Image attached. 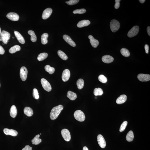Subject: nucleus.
I'll list each match as a JSON object with an SVG mask.
<instances>
[{"instance_id": "24", "label": "nucleus", "mask_w": 150, "mask_h": 150, "mask_svg": "<svg viewBox=\"0 0 150 150\" xmlns=\"http://www.w3.org/2000/svg\"><path fill=\"white\" fill-rule=\"evenodd\" d=\"M67 97L72 100H74L77 97V95L75 93L70 91L67 92Z\"/></svg>"}, {"instance_id": "30", "label": "nucleus", "mask_w": 150, "mask_h": 150, "mask_svg": "<svg viewBox=\"0 0 150 150\" xmlns=\"http://www.w3.org/2000/svg\"><path fill=\"white\" fill-rule=\"evenodd\" d=\"M93 93L96 96H101L102 95L103 92L102 89L100 88H96L94 90Z\"/></svg>"}, {"instance_id": "25", "label": "nucleus", "mask_w": 150, "mask_h": 150, "mask_svg": "<svg viewBox=\"0 0 150 150\" xmlns=\"http://www.w3.org/2000/svg\"><path fill=\"white\" fill-rule=\"evenodd\" d=\"M20 50L21 47L20 46L15 45L9 49V52L11 54L14 53L17 51H20Z\"/></svg>"}, {"instance_id": "33", "label": "nucleus", "mask_w": 150, "mask_h": 150, "mask_svg": "<svg viewBox=\"0 0 150 150\" xmlns=\"http://www.w3.org/2000/svg\"><path fill=\"white\" fill-rule=\"evenodd\" d=\"M84 81L82 79H78L76 82V85L79 89H81L84 86Z\"/></svg>"}, {"instance_id": "45", "label": "nucleus", "mask_w": 150, "mask_h": 150, "mask_svg": "<svg viewBox=\"0 0 150 150\" xmlns=\"http://www.w3.org/2000/svg\"><path fill=\"white\" fill-rule=\"evenodd\" d=\"M139 1L140 3H143L145 2V0H139Z\"/></svg>"}, {"instance_id": "5", "label": "nucleus", "mask_w": 150, "mask_h": 150, "mask_svg": "<svg viewBox=\"0 0 150 150\" xmlns=\"http://www.w3.org/2000/svg\"><path fill=\"white\" fill-rule=\"evenodd\" d=\"M139 30V27L137 26H135L132 28L129 31L127 34L128 37L132 38L134 37L138 34Z\"/></svg>"}, {"instance_id": "29", "label": "nucleus", "mask_w": 150, "mask_h": 150, "mask_svg": "<svg viewBox=\"0 0 150 150\" xmlns=\"http://www.w3.org/2000/svg\"><path fill=\"white\" fill-rule=\"evenodd\" d=\"M120 51L121 54L125 57H129L130 55L129 51L125 48H122L121 49Z\"/></svg>"}, {"instance_id": "42", "label": "nucleus", "mask_w": 150, "mask_h": 150, "mask_svg": "<svg viewBox=\"0 0 150 150\" xmlns=\"http://www.w3.org/2000/svg\"><path fill=\"white\" fill-rule=\"evenodd\" d=\"M32 148L28 145H27L22 150H32Z\"/></svg>"}, {"instance_id": "34", "label": "nucleus", "mask_w": 150, "mask_h": 150, "mask_svg": "<svg viewBox=\"0 0 150 150\" xmlns=\"http://www.w3.org/2000/svg\"><path fill=\"white\" fill-rule=\"evenodd\" d=\"M58 54L59 57L63 60H66L68 58V57L63 51L59 50L58 51Z\"/></svg>"}, {"instance_id": "10", "label": "nucleus", "mask_w": 150, "mask_h": 150, "mask_svg": "<svg viewBox=\"0 0 150 150\" xmlns=\"http://www.w3.org/2000/svg\"><path fill=\"white\" fill-rule=\"evenodd\" d=\"M7 17L11 21H16L19 20V16L17 13H15L10 12L7 15Z\"/></svg>"}, {"instance_id": "7", "label": "nucleus", "mask_w": 150, "mask_h": 150, "mask_svg": "<svg viewBox=\"0 0 150 150\" xmlns=\"http://www.w3.org/2000/svg\"><path fill=\"white\" fill-rule=\"evenodd\" d=\"M61 135L63 139L67 142L70 141L71 139V136L70 132L66 129H64L61 131Z\"/></svg>"}, {"instance_id": "36", "label": "nucleus", "mask_w": 150, "mask_h": 150, "mask_svg": "<svg viewBox=\"0 0 150 150\" xmlns=\"http://www.w3.org/2000/svg\"><path fill=\"white\" fill-rule=\"evenodd\" d=\"M33 96L34 99H39V96L38 93V90L36 88H34L33 92Z\"/></svg>"}, {"instance_id": "3", "label": "nucleus", "mask_w": 150, "mask_h": 150, "mask_svg": "<svg viewBox=\"0 0 150 150\" xmlns=\"http://www.w3.org/2000/svg\"><path fill=\"white\" fill-rule=\"evenodd\" d=\"M74 116L75 119L79 122H83L85 120V115L81 110H78L75 111L74 113Z\"/></svg>"}, {"instance_id": "26", "label": "nucleus", "mask_w": 150, "mask_h": 150, "mask_svg": "<svg viewBox=\"0 0 150 150\" xmlns=\"http://www.w3.org/2000/svg\"><path fill=\"white\" fill-rule=\"evenodd\" d=\"M134 137L133 132L131 130L128 133L126 136V139L127 141L128 142H132Z\"/></svg>"}, {"instance_id": "17", "label": "nucleus", "mask_w": 150, "mask_h": 150, "mask_svg": "<svg viewBox=\"0 0 150 150\" xmlns=\"http://www.w3.org/2000/svg\"><path fill=\"white\" fill-rule=\"evenodd\" d=\"M102 60L103 62L109 63L113 62L114 60V58L110 55H105L102 57Z\"/></svg>"}, {"instance_id": "41", "label": "nucleus", "mask_w": 150, "mask_h": 150, "mask_svg": "<svg viewBox=\"0 0 150 150\" xmlns=\"http://www.w3.org/2000/svg\"><path fill=\"white\" fill-rule=\"evenodd\" d=\"M5 52V50L0 45V54L3 55Z\"/></svg>"}, {"instance_id": "35", "label": "nucleus", "mask_w": 150, "mask_h": 150, "mask_svg": "<svg viewBox=\"0 0 150 150\" xmlns=\"http://www.w3.org/2000/svg\"><path fill=\"white\" fill-rule=\"evenodd\" d=\"M98 78L99 81L103 83H106L107 81V77L102 75H100Z\"/></svg>"}, {"instance_id": "11", "label": "nucleus", "mask_w": 150, "mask_h": 150, "mask_svg": "<svg viewBox=\"0 0 150 150\" xmlns=\"http://www.w3.org/2000/svg\"><path fill=\"white\" fill-rule=\"evenodd\" d=\"M70 76V70L68 69H65L63 71L62 75V79L63 82H66L69 80Z\"/></svg>"}, {"instance_id": "22", "label": "nucleus", "mask_w": 150, "mask_h": 150, "mask_svg": "<svg viewBox=\"0 0 150 150\" xmlns=\"http://www.w3.org/2000/svg\"><path fill=\"white\" fill-rule=\"evenodd\" d=\"M10 116L13 118H15L16 117L17 113V109L16 106L13 105L11 108L10 110Z\"/></svg>"}, {"instance_id": "13", "label": "nucleus", "mask_w": 150, "mask_h": 150, "mask_svg": "<svg viewBox=\"0 0 150 150\" xmlns=\"http://www.w3.org/2000/svg\"><path fill=\"white\" fill-rule=\"evenodd\" d=\"M52 9L51 8H48L45 9L42 15V18L44 20H46L50 16L52 12Z\"/></svg>"}, {"instance_id": "40", "label": "nucleus", "mask_w": 150, "mask_h": 150, "mask_svg": "<svg viewBox=\"0 0 150 150\" xmlns=\"http://www.w3.org/2000/svg\"><path fill=\"white\" fill-rule=\"evenodd\" d=\"M120 0H115V9H118L120 6Z\"/></svg>"}, {"instance_id": "8", "label": "nucleus", "mask_w": 150, "mask_h": 150, "mask_svg": "<svg viewBox=\"0 0 150 150\" xmlns=\"http://www.w3.org/2000/svg\"><path fill=\"white\" fill-rule=\"evenodd\" d=\"M28 70L26 67H22L20 68V76L21 79L23 81H25L27 78Z\"/></svg>"}, {"instance_id": "43", "label": "nucleus", "mask_w": 150, "mask_h": 150, "mask_svg": "<svg viewBox=\"0 0 150 150\" xmlns=\"http://www.w3.org/2000/svg\"><path fill=\"white\" fill-rule=\"evenodd\" d=\"M145 49L146 53L147 54L149 53V45H147V44H146L145 46Z\"/></svg>"}, {"instance_id": "1", "label": "nucleus", "mask_w": 150, "mask_h": 150, "mask_svg": "<svg viewBox=\"0 0 150 150\" xmlns=\"http://www.w3.org/2000/svg\"><path fill=\"white\" fill-rule=\"evenodd\" d=\"M63 109V107L62 105H59L53 107L50 113V118L52 120L57 119Z\"/></svg>"}, {"instance_id": "38", "label": "nucleus", "mask_w": 150, "mask_h": 150, "mask_svg": "<svg viewBox=\"0 0 150 150\" xmlns=\"http://www.w3.org/2000/svg\"><path fill=\"white\" fill-rule=\"evenodd\" d=\"M128 122L126 121H125L121 125L120 129V131L122 132L124 131L126 128Z\"/></svg>"}, {"instance_id": "28", "label": "nucleus", "mask_w": 150, "mask_h": 150, "mask_svg": "<svg viewBox=\"0 0 150 150\" xmlns=\"http://www.w3.org/2000/svg\"><path fill=\"white\" fill-rule=\"evenodd\" d=\"M28 33L30 35L31 37V40L33 42H35L37 40V37L34 32L32 30H29L28 32Z\"/></svg>"}, {"instance_id": "20", "label": "nucleus", "mask_w": 150, "mask_h": 150, "mask_svg": "<svg viewBox=\"0 0 150 150\" xmlns=\"http://www.w3.org/2000/svg\"><path fill=\"white\" fill-rule=\"evenodd\" d=\"M127 96L125 95H120L117 100L116 103L118 104H122L124 103L126 100Z\"/></svg>"}, {"instance_id": "12", "label": "nucleus", "mask_w": 150, "mask_h": 150, "mask_svg": "<svg viewBox=\"0 0 150 150\" xmlns=\"http://www.w3.org/2000/svg\"><path fill=\"white\" fill-rule=\"evenodd\" d=\"M137 78L140 81L147 82L150 80V75L149 74H140L138 75Z\"/></svg>"}, {"instance_id": "2", "label": "nucleus", "mask_w": 150, "mask_h": 150, "mask_svg": "<svg viewBox=\"0 0 150 150\" xmlns=\"http://www.w3.org/2000/svg\"><path fill=\"white\" fill-rule=\"evenodd\" d=\"M10 34L9 32L3 30L0 36V41L2 42L3 43L7 44L8 40L10 39Z\"/></svg>"}, {"instance_id": "23", "label": "nucleus", "mask_w": 150, "mask_h": 150, "mask_svg": "<svg viewBox=\"0 0 150 150\" xmlns=\"http://www.w3.org/2000/svg\"><path fill=\"white\" fill-rule=\"evenodd\" d=\"M40 135L39 134L36 135L32 140V143L33 145H38L41 143L42 140L39 138Z\"/></svg>"}, {"instance_id": "48", "label": "nucleus", "mask_w": 150, "mask_h": 150, "mask_svg": "<svg viewBox=\"0 0 150 150\" xmlns=\"http://www.w3.org/2000/svg\"><path fill=\"white\" fill-rule=\"evenodd\" d=\"M95 99H97V97H95Z\"/></svg>"}, {"instance_id": "49", "label": "nucleus", "mask_w": 150, "mask_h": 150, "mask_svg": "<svg viewBox=\"0 0 150 150\" xmlns=\"http://www.w3.org/2000/svg\"><path fill=\"white\" fill-rule=\"evenodd\" d=\"M0 86H1L0 83Z\"/></svg>"}, {"instance_id": "19", "label": "nucleus", "mask_w": 150, "mask_h": 150, "mask_svg": "<svg viewBox=\"0 0 150 150\" xmlns=\"http://www.w3.org/2000/svg\"><path fill=\"white\" fill-rule=\"evenodd\" d=\"M90 24V21L88 20H84L80 21L77 24L78 28H82L83 27L87 26Z\"/></svg>"}, {"instance_id": "27", "label": "nucleus", "mask_w": 150, "mask_h": 150, "mask_svg": "<svg viewBox=\"0 0 150 150\" xmlns=\"http://www.w3.org/2000/svg\"><path fill=\"white\" fill-rule=\"evenodd\" d=\"M49 36V34L47 33H44L41 36V42L42 43L45 45L48 43L47 38Z\"/></svg>"}, {"instance_id": "6", "label": "nucleus", "mask_w": 150, "mask_h": 150, "mask_svg": "<svg viewBox=\"0 0 150 150\" xmlns=\"http://www.w3.org/2000/svg\"><path fill=\"white\" fill-rule=\"evenodd\" d=\"M41 83L44 89L48 92H50L51 90V87L48 81L44 78H42L41 80Z\"/></svg>"}, {"instance_id": "47", "label": "nucleus", "mask_w": 150, "mask_h": 150, "mask_svg": "<svg viewBox=\"0 0 150 150\" xmlns=\"http://www.w3.org/2000/svg\"><path fill=\"white\" fill-rule=\"evenodd\" d=\"M1 29L0 27V36L1 34Z\"/></svg>"}, {"instance_id": "18", "label": "nucleus", "mask_w": 150, "mask_h": 150, "mask_svg": "<svg viewBox=\"0 0 150 150\" xmlns=\"http://www.w3.org/2000/svg\"><path fill=\"white\" fill-rule=\"evenodd\" d=\"M14 33L15 36L18 42L21 44H24L25 43L24 38L20 33L17 31H15Z\"/></svg>"}, {"instance_id": "50", "label": "nucleus", "mask_w": 150, "mask_h": 150, "mask_svg": "<svg viewBox=\"0 0 150 150\" xmlns=\"http://www.w3.org/2000/svg\"><path fill=\"white\" fill-rule=\"evenodd\" d=\"M13 38H14V37H13Z\"/></svg>"}, {"instance_id": "21", "label": "nucleus", "mask_w": 150, "mask_h": 150, "mask_svg": "<svg viewBox=\"0 0 150 150\" xmlns=\"http://www.w3.org/2000/svg\"><path fill=\"white\" fill-rule=\"evenodd\" d=\"M24 112L25 114L29 117H31L33 114V111L30 107H26L24 109Z\"/></svg>"}, {"instance_id": "15", "label": "nucleus", "mask_w": 150, "mask_h": 150, "mask_svg": "<svg viewBox=\"0 0 150 150\" xmlns=\"http://www.w3.org/2000/svg\"><path fill=\"white\" fill-rule=\"evenodd\" d=\"M63 39L67 43L73 47H75L76 45L75 42L73 41L69 36L65 34L63 36Z\"/></svg>"}, {"instance_id": "16", "label": "nucleus", "mask_w": 150, "mask_h": 150, "mask_svg": "<svg viewBox=\"0 0 150 150\" xmlns=\"http://www.w3.org/2000/svg\"><path fill=\"white\" fill-rule=\"evenodd\" d=\"M88 38L90 40V43L92 47L94 48H97L99 45V41L94 38L93 36L91 35H90L88 36Z\"/></svg>"}, {"instance_id": "9", "label": "nucleus", "mask_w": 150, "mask_h": 150, "mask_svg": "<svg viewBox=\"0 0 150 150\" xmlns=\"http://www.w3.org/2000/svg\"><path fill=\"white\" fill-rule=\"evenodd\" d=\"M97 140L100 147L102 148H104L106 146V144L105 140L103 136L99 134L97 136Z\"/></svg>"}, {"instance_id": "46", "label": "nucleus", "mask_w": 150, "mask_h": 150, "mask_svg": "<svg viewBox=\"0 0 150 150\" xmlns=\"http://www.w3.org/2000/svg\"><path fill=\"white\" fill-rule=\"evenodd\" d=\"M83 150H89L87 147H83Z\"/></svg>"}, {"instance_id": "32", "label": "nucleus", "mask_w": 150, "mask_h": 150, "mask_svg": "<svg viewBox=\"0 0 150 150\" xmlns=\"http://www.w3.org/2000/svg\"><path fill=\"white\" fill-rule=\"evenodd\" d=\"M45 69L46 72L49 73L50 74H53L55 71V69L51 67L49 65H47L45 67Z\"/></svg>"}, {"instance_id": "4", "label": "nucleus", "mask_w": 150, "mask_h": 150, "mask_svg": "<svg viewBox=\"0 0 150 150\" xmlns=\"http://www.w3.org/2000/svg\"><path fill=\"white\" fill-rule=\"evenodd\" d=\"M110 26L111 31L113 32H115L120 28V24L118 21L113 19L111 21Z\"/></svg>"}, {"instance_id": "44", "label": "nucleus", "mask_w": 150, "mask_h": 150, "mask_svg": "<svg viewBox=\"0 0 150 150\" xmlns=\"http://www.w3.org/2000/svg\"><path fill=\"white\" fill-rule=\"evenodd\" d=\"M147 33L148 35L150 36V26H148L147 29Z\"/></svg>"}, {"instance_id": "39", "label": "nucleus", "mask_w": 150, "mask_h": 150, "mask_svg": "<svg viewBox=\"0 0 150 150\" xmlns=\"http://www.w3.org/2000/svg\"><path fill=\"white\" fill-rule=\"evenodd\" d=\"M79 1V0H70L66 1V3L69 5H72L76 4Z\"/></svg>"}, {"instance_id": "14", "label": "nucleus", "mask_w": 150, "mask_h": 150, "mask_svg": "<svg viewBox=\"0 0 150 150\" xmlns=\"http://www.w3.org/2000/svg\"><path fill=\"white\" fill-rule=\"evenodd\" d=\"M4 133L7 135H10L13 136H17L18 133L16 131L10 129L8 128H5L3 130Z\"/></svg>"}, {"instance_id": "37", "label": "nucleus", "mask_w": 150, "mask_h": 150, "mask_svg": "<svg viewBox=\"0 0 150 150\" xmlns=\"http://www.w3.org/2000/svg\"><path fill=\"white\" fill-rule=\"evenodd\" d=\"M85 9L83 8L80 9H76L73 11V13L74 14H82L85 13L86 12Z\"/></svg>"}, {"instance_id": "31", "label": "nucleus", "mask_w": 150, "mask_h": 150, "mask_svg": "<svg viewBox=\"0 0 150 150\" xmlns=\"http://www.w3.org/2000/svg\"><path fill=\"white\" fill-rule=\"evenodd\" d=\"M48 56V54L46 53H42L38 55L37 59L38 61H43L47 58Z\"/></svg>"}]
</instances>
